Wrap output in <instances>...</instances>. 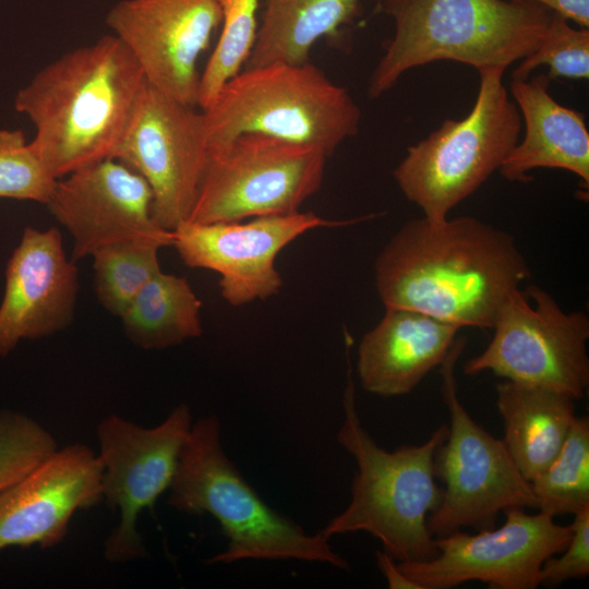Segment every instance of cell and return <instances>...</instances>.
Returning a JSON list of instances; mask_svg holds the SVG:
<instances>
[{
	"mask_svg": "<svg viewBox=\"0 0 589 589\" xmlns=\"http://www.w3.org/2000/svg\"><path fill=\"white\" fill-rule=\"evenodd\" d=\"M530 275L515 238L471 216L410 220L374 264L385 308L419 311L459 328H492L502 304Z\"/></svg>",
	"mask_w": 589,
	"mask_h": 589,
	"instance_id": "obj_1",
	"label": "cell"
},
{
	"mask_svg": "<svg viewBox=\"0 0 589 589\" xmlns=\"http://www.w3.org/2000/svg\"><path fill=\"white\" fill-rule=\"evenodd\" d=\"M146 84L115 35L72 49L41 68L15 95L35 127L31 141L56 178L112 158Z\"/></svg>",
	"mask_w": 589,
	"mask_h": 589,
	"instance_id": "obj_2",
	"label": "cell"
},
{
	"mask_svg": "<svg viewBox=\"0 0 589 589\" xmlns=\"http://www.w3.org/2000/svg\"><path fill=\"white\" fill-rule=\"evenodd\" d=\"M342 409L337 441L354 458L357 472L348 506L318 532L327 539L368 532L381 541L383 551L396 562L434 557L437 549L428 517L442 498V489L435 482L434 458L448 435V425L434 430L420 445L384 449L361 424L351 368Z\"/></svg>",
	"mask_w": 589,
	"mask_h": 589,
	"instance_id": "obj_3",
	"label": "cell"
},
{
	"mask_svg": "<svg viewBox=\"0 0 589 589\" xmlns=\"http://www.w3.org/2000/svg\"><path fill=\"white\" fill-rule=\"evenodd\" d=\"M381 10L395 33L371 74V98L407 71L438 60L506 69L537 47L553 15L528 0H383Z\"/></svg>",
	"mask_w": 589,
	"mask_h": 589,
	"instance_id": "obj_4",
	"label": "cell"
},
{
	"mask_svg": "<svg viewBox=\"0 0 589 589\" xmlns=\"http://www.w3.org/2000/svg\"><path fill=\"white\" fill-rule=\"evenodd\" d=\"M168 504L190 515H212L228 539L208 564L243 560H298L349 569L320 532L308 533L274 510L245 481L220 442L215 416L192 424L169 486Z\"/></svg>",
	"mask_w": 589,
	"mask_h": 589,
	"instance_id": "obj_5",
	"label": "cell"
},
{
	"mask_svg": "<svg viewBox=\"0 0 589 589\" xmlns=\"http://www.w3.org/2000/svg\"><path fill=\"white\" fill-rule=\"evenodd\" d=\"M208 153L243 133L322 149L328 157L359 132L350 93L310 61L244 68L202 109Z\"/></svg>",
	"mask_w": 589,
	"mask_h": 589,
	"instance_id": "obj_6",
	"label": "cell"
},
{
	"mask_svg": "<svg viewBox=\"0 0 589 589\" xmlns=\"http://www.w3.org/2000/svg\"><path fill=\"white\" fill-rule=\"evenodd\" d=\"M505 68L477 70L474 105L460 120L446 119L429 136L409 146L393 170L405 197L432 223L476 192L519 141L522 121L503 84Z\"/></svg>",
	"mask_w": 589,
	"mask_h": 589,
	"instance_id": "obj_7",
	"label": "cell"
},
{
	"mask_svg": "<svg viewBox=\"0 0 589 589\" xmlns=\"http://www.w3.org/2000/svg\"><path fill=\"white\" fill-rule=\"evenodd\" d=\"M466 346L456 337L440 365L441 394L449 413L448 435L434 458L435 477L444 488L428 517L436 538L462 528H494L500 513L513 507L538 509L530 482L521 474L502 440L468 413L458 397L456 363Z\"/></svg>",
	"mask_w": 589,
	"mask_h": 589,
	"instance_id": "obj_8",
	"label": "cell"
},
{
	"mask_svg": "<svg viewBox=\"0 0 589 589\" xmlns=\"http://www.w3.org/2000/svg\"><path fill=\"white\" fill-rule=\"evenodd\" d=\"M327 158L314 146L240 134L209 152L188 221L230 223L299 212L321 188Z\"/></svg>",
	"mask_w": 589,
	"mask_h": 589,
	"instance_id": "obj_9",
	"label": "cell"
},
{
	"mask_svg": "<svg viewBox=\"0 0 589 589\" xmlns=\"http://www.w3.org/2000/svg\"><path fill=\"white\" fill-rule=\"evenodd\" d=\"M485 349L466 361L464 373L490 371L505 380L548 387L575 400L589 386V317L565 312L537 285L514 290L497 312Z\"/></svg>",
	"mask_w": 589,
	"mask_h": 589,
	"instance_id": "obj_10",
	"label": "cell"
},
{
	"mask_svg": "<svg viewBox=\"0 0 589 589\" xmlns=\"http://www.w3.org/2000/svg\"><path fill=\"white\" fill-rule=\"evenodd\" d=\"M192 424L185 404L178 405L153 428L113 413L98 423L103 502L120 515L104 542V557L109 563L133 562L147 555L137 529L139 517L169 489Z\"/></svg>",
	"mask_w": 589,
	"mask_h": 589,
	"instance_id": "obj_11",
	"label": "cell"
},
{
	"mask_svg": "<svg viewBox=\"0 0 589 589\" xmlns=\"http://www.w3.org/2000/svg\"><path fill=\"white\" fill-rule=\"evenodd\" d=\"M146 82L113 154L149 185L152 216L172 231L188 220L208 161L204 116Z\"/></svg>",
	"mask_w": 589,
	"mask_h": 589,
	"instance_id": "obj_12",
	"label": "cell"
},
{
	"mask_svg": "<svg viewBox=\"0 0 589 589\" xmlns=\"http://www.w3.org/2000/svg\"><path fill=\"white\" fill-rule=\"evenodd\" d=\"M504 513L506 519L500 528L438 537L434 557L397 562L398 567L421 589H450L471 580L497 589H536L543 563L566 548L572 527L519 507Z\"/></svg>",
	"mask_w": 589,
	"mask_h": 589,
	"instance_id": "obj_13",
	"label": "cell"
},
{
	"mask_svg": "<svg viewBox=\"0 0 589 589\" xmlns=\"http://www.w3.org/2000/svg\"><path fill=\"white\" fill-rule=\"evenodd\" d=\"M325 219L313 212L254 217L249 221L200 224L182 221L172 230V247L191 268L219 274L221 297L233 306L277 294L283 278L275 261L279 252L305 232L359 223Z\"/></svg>",
	"mask_w": 589,
	"mask_h": 589,
	"instance_id": "obj_14",
	"label": "cell"
},
{
	"mask_svg": "<svg viewBox=\"0 0 589 589\" xmlns=\"http://www.w3.org/2000/svg\"><path fill=\"white\" fill-rule=\"evenodd\" d=\"M106 24L148 84L197 105V62L221 24L219 0H121L107 13Z\"/></svg>",
	"mask_w": 589,
	"mask_h": 589,
	"instance_id": "obj_15",
	"label": "cell"
},
{
	"mask_svg": "<svg viewBox=\"0 0 589 589\" xmlns=\"http://www.w3.org/2000/svg\"><path fill=\"white\" fill-rule=\"evenodd\" d=\"M152 203L147 182L123 163L107 158L57 179L46 206L70 233L75 263L127 239L152 237L172 244V231L154 221Z\"/></svg>",
	"mask_w": 589,
	"mask_h": 589,
	"instance_id": "obj_16",
	"label": "cell"
},
{
	"mask_svg": "<svg viewBox=\"0 0 589 589\" xmlns=\"http://www.w3.org/2000/svg\"><path fill=\"white\" fill-rule=\"evenodd\" d=\"M103 502L101 465L85 444L57 448L0 493V551L50 549L63 541L79 510Z\"/></svg>",
	"mask_w": 589,
	"mask_h": 589,
	"instance_id": "obj_17",
	"label": "cell"
},
{
	"mask_svg": "<svg viewBox=\"0 0 589 589\" xmlns=\"http://www.w3.org/2000/svg\"><path fill=\"white\" fill-rule=\"evenodd\" d=\"M77 268L68 259L60 230L26 227L5 269L0 304V356L20 341L67 328L75 313Z\"/></svg>",
	"mask_w": 589,
	"mask_h": 589,
	"instance_id": "obj_18",
	"label": "cell"
},
{
	"mask_svg": "<svg viewBox=\"0 0 589 589\" xmlns=\"http://www.w3.org/2000/svg\"><path fill=\"white\" fill-rule=\"evenodd\" d=\"M459 329L419 311L385 308L359 345L357 371L362 388L382 397L411 393L441 365Z\"/></svg>",
	"mask_w": 589,
	"mask_h": 589,
	"instance_id": "obj_19",
	"label": "cell"
},
{
	"mask_svg": "<svg viewBox=\"0 0 589 589\" xmlns=\"http://www.w3.org/2000/svg\"><path fill=\"white\" fill-rule=\"evenodd\" d=\"M550 76L513 80L510 92L525 135L498 171L510 182H528L537 168L569 171L589 184V131L581 112L558 104L550 94Z\"/></svg>",
	"mask_w": 589,
	"mask_h": 589,
	"instance_id": "obj_20",
	"label": "cell"
},
{
	"mask_svg": "<svg viewBox=\"0 0 589 589\" xmlns=\"http://www.w3.org/2000/svg\"><path fill=\"white\" fill-rule=\"evenodd\" d=\"M507 452L530 482L562 448L575 420V399L557 390L504 380L496 384Z\"/></svg>",
	"mask_w": 589,
	"mask_h": 589,
	"instance_id": "obj_21",
	"label": "cell"
},
{
	"mask_svg": "<svg viewBox=\"0 0 589 589\" xmlns=\"http://www.w3.org/2000/svg\"><path fill=\"white\" fill-rule=\"evenodd\" d=\"M371 0H266L245 68L309 62L322 38H337Z\"/></svg>",
	"mask_w": 589,
	"mask_h": 589,
	"instance_id": "obj_22",
	"label": "cell"
},
{
	"mask_svg": "<svg viewBox=\"0 0 589 589\" xmlns=\"http://www.w3.org/2000/svg\"><path fill=\"white\" fill-rule=\"evenodd\" d=\"M202 301L183 276L160 271L120 316L127 337L145 350L173 347L200 337Z\"/></svg>",
	"mask_w": 589,
	"mask_h": 589,
	"instance_id": "obj_23",
	"label": "cell"
},
{
	"mask_svg": "<svg viewBox=\"0 0 589 589\" xmlns=\"http://www.w3.org/2000/svg\"><path fill=\"white\" fill-rule=\"evenodd\" d=\"M168 245V240L142 237L98 249L91 257L99 303L121 316L144 285L161 271L158 251Z\"/></svg>",
	"mask_w": 589,
	"mask_h": 589,
	"instance_id": "obj_24",
	"label": "cell"
},
{
	"mask_svg": "<svg viewBox=\"0 0 589 589\" xmlns=\"http://www.w3.org/2000/svg\"><path fill=\"white\" fill-rule=\"evenodd\" d=\"M540 513L576 515L589 508V420L576 418L553 461L530 481Z\"/></svg>",
	"mask_w": 589,
	"mask_h": 589,
	"instance_id": "obj_25",
	"label": "cell"
},
{
	"mask_svg": "<svg viewBox=\"0 0 589 589\" xmlns=\"http://www.w3.org/2000/svg\"><path fill=\"white\" fill-rule=\"evenodd\" d=\"M221 31L200 76L197 106L206 108L220 88L245 65L254 46L260 0H219Z\"/></svg>",
	"mask_w": 589,
	"mask_h": 589,
	"instance_id": "obj_26",
	"label": "cell"
},
{
	"mask_svg": "<svg viewBox=\"0 0 589 589\" xmlns=\"http://www.w3.org/2000/svg\"><path fill=\"white\" fill-rule=\"evenodd\" d=\"M513 71V80H527L541 65L550 77L587 80L589 77V31L575 28L553 12L549 27L537 47Z\"/></svg>",
	"mask_w": 589,
	"mask_h": 589,
	"instance_id": "obj_27",
	"label": "cell"
},
{
	"mask_svg": "<svg viewBox=\"0 0 589 589\" xmlns=\"http://www.w3.org/2000/svg\"><path fill=\"white\" fill-rule=\"evenodd\" d=\"M58 448L38 421L14 410H0V493L20 481Z\"/></svg>",
	"mask_w": 589,
	"mask_h": 589,
	"instance_id": "obj_28",
	"label": "cell"
},
{
	"mask_svg": "<svg viewBox=\"0 0 589 589\" xmlns=\"http://www.w3.org/2000/svg\"><path fill=\"white\" fill-rule=\"evenodd\" d=\"M57 179L20 129H0V197L48 202Z\"/></svg>",
	"mask_w": 589,
	"mask_h": 589,
	"instance_id": "obj_29",
	"label": "cell"
},
{
	"mask_svg": "<svg viewBox=\"0 0 589 589\" xmlns=\"http://www.w3.org/2000/svg\"><path fill=\"white\" fill-rule=\"evenodd\" d=\"M573 534L557 557H549L540 570L539 586L556 587L589 575V508L574 515Z\"/></svg>",
	"mask_w": 589,
	"mask_h": 589,
	"instance_id": "obj_30",
	"label": "cell"
},
{
	"mask_svg": "<svg viewBox=\"0 0 589 589\" xmlns=\"http://www.w3.org/2000/svg\"><path fill=\"white\" fill-rule=\"evenodd\" d=\"M549 8L580 27L589 26V0H528Z\"/></svg>",
	"mask_w": 589,
	"mask_h": 589,
	"instance_id": "obj_31",
	"label": "cell"
},
{
	"mask_svg": "<svg viewBox=\"0 0 589 589\" xmlns=\"http://www.w3.org/2000/svg\"><path fill=\"white\" fill-rule=\"evenodd\" d=\"M376 561L380 570L386 578L390 589H421L416 582L409 579L398 567L397 562L385 551L376 552Z\"/></svg>",
	"mask_w": 589,
	"mask_h": 589,
	"instance_id": "obj_32",
	"label": "cell"
}]
</instances>
